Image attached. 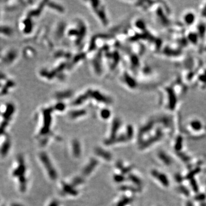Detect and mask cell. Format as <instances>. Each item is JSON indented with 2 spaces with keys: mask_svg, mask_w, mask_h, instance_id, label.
<instances>
[{
  "mask_svg": "<svg viewBox=\"0 0 206 206\" xmlns=\"http://www.w3.org/2000/svg\"><path fill=\"white\" fill-rule=\"evenodd\" d=\"M19 162L18 161L17 163V167L15 168V170H13L12 171V176L14 177H18L17 180L19 181V187L20 188V190L24 191L25 188V176L24 174L25 172V168L24 166V161H22V159H18Z\"/></svg>",
  "mask_w": 206,
  "mask_h": 206,
  "instance_id": "1",
  "label": "cell"
}]
</instances>
